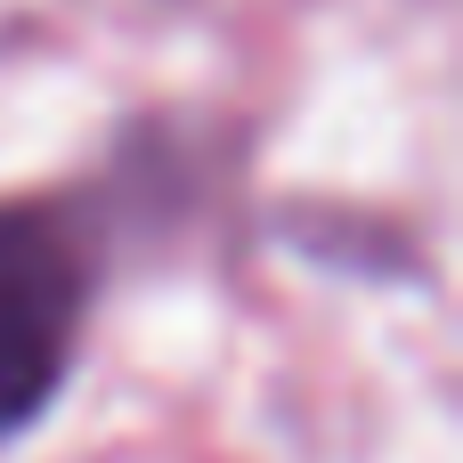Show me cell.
Instances as JSON below:
<instances>
[{"label": "cell", "instance_id": "1", "mask_svg": "<svg viewBox=\"0 0 463 463\" xmlns=\"http://www.w3.org/2000/svg\"><path fill=\"white\" fill-rule=\"evenodd\" d=\"M81 252L57 212L0 203V431L33 423L73 358Z\"/></svg>", "mask_w": 463, "mask_h": 463}]
</instances>
